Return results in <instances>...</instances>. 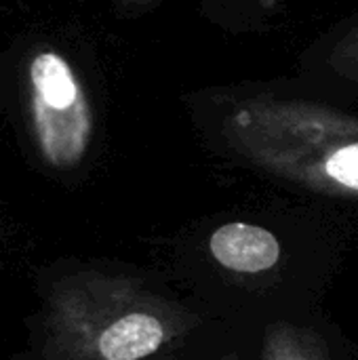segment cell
I'll use <instances>...</instances> for the list:
<instances>
[{"label":"cell","instance_id":"ba28073f","mask_svg":"<svg viewBox=\"0 0 358 360\" xmlns=\"http://www.w3.org/2000/svg\"><path fill=\"white\" fill-rule=\"evenodd\" d=\"M255 2H264V4H272L274 0H255Z\"/></svg>","mask_w":358,"mask_h":360},{"label":"cell","instance_id":"8992f818","mask_svg":"<svg viewBox=\"0 0 358 360\" xmlns=\"http://www.w3.org/2000/svg\"><path fill=\"white\" fill-rule=\"evenodd\" d=\"M329 65L338 76L358 80V23L335 42L329 55Z\"/></svg>","mask_w":358,"mask_h":360},{"label":"cell","instance_id":"9c48e42d","mask_svg":"<svg viewBox=\"0 0 358 360\" xmlns=\"http://www.w3.org/2000/svg\"><path fill=\"white\" fill-rule=\"evenodd\" d=\"M224 360H236V359H232V356H228V359H224Z\"/></svg>","mask_w":358,"mask_h":360},{"label":"cell","instance_id":"6da1fadb","mask_svg":"<svg viewBox=\"0 0 358 360\" xmlns=\"http://www.w3.org/2000/svg\"><path fill=\"white\" fill-rule=\"evenodd\" d=\"M224 135L253 167L295 186L358 198V116L306 101L253 97L232 108Z\"/></svg>","mask_w":358,"mask_h":360},{"label":"cell","instance_id":"7a4b0ae2","mask_svg":"<svg viewBox=\"0 0 358 360\" xmlns=\"http://www.w3.org/2000/svg\"><path fill=\"white\" fill-rule=\"evenodd\" d=\"M55 360H146L188 331V316L127 276L80 272L49 295Z\"/></svg>","mask_w":358,"mask_h":360},{"label":"cell","instance_id":"277c9868","mask_svg":"<svg viewBox=\"0 0 358 360\" xmlns=\"http://www.w3.org/2000/svg\"><path fill=\"white\" fill-rule=\"evenodd\" d=\"M209 253L222 268L255 276L276 268L283 249L281 240L264 226L230 221L209 236Z\"/></svg>","mask_w":358,"mask_h":360},{"label":"cell","instance_id":"52a82bcc","mask_svg":"<svg viewBox=\"0 0 358 360\" xmlns=\"http://www.w3.org/2000/svg\"><path fill=\"white\" fill-rule=\"evenodd\" d=\"M114 2L122 8H143V6L154 4L156 0H114Z\"/></svg>","mask_w":358,"mask_h":360},{"label":"cell","instance_id":"5b68a950","mask_svg":"<svg viewBox=\"0 0 358 360\" xmlns=\"http://www.w3.org/2000/svg\"><path fill=\"white\" fill-rule=\"evenodd\" d=\"M264 360H323L321 348L310 333L293 325H274L264 340Z\"/></svg>","mask_w":358,"mask_h":360},{"label":"cell","instance_id":"3957f363","mask_svg":"<svg viewBox=\"0 0 358 360\" xmlns=\"http://www.w3.org/2000/svg\"><path fill=\"white\" fill-rule=\"evenodd\" d=\"M32 139L44 165L76 169L93 141L95 112L74 65L55 49L36 51L25 65Z\"/></svg>","mask_w":358,"mask_h":360}]
</instances>
